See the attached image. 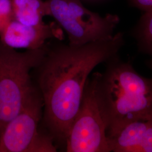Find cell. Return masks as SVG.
<instances>
[{"instance_id":"6da1fadb","label":"cell","mask_w":152,"mask_h":152,"mask_svg":"<svg viewBox=\"0 0 152 152\" xmlns=\"http://www.w3.org/2000/svg\"><path fill=\"white\" fill-rule=\"evenodd\" d=\"M124 34L82 45L47 43L32 72L44 103L41 128L56 145L65 147L69 129L80 108L86 83L94 69L118 54Z\"/></svg>"},{"instance_id":"7a4b0ae2","label":"cell","mask_w":152,"mask_h":152,"mask_svg":"<svg viewBox=\"0 0 152 152\" xmlns=\"http://www.w3.org/2000/svg\"><path fill=\"white\" fill-rule=\"evenodd\" d=\"M104 63V71L93 75L109 138L132 122L152 120V78L139 75L118 54Z\"/></svg>"},{"instance_id":"3957f363","label":"cell","mask_w":152,"mask_h":152,"mask_svg":"<svg viewBox=\"0 0 152 152\" xmlns=\"http://www.w3.org/2000/svg\"><path fill=\"white\" fill-rule=\"evenodd\" d=\"M47 43L20 52L0 40V134L36 90L32 72L42 59Z\"/></svg>"},{"instance_id":"277c9868","label":"cell","mask_w":152,"mask_h":152,"mask_svg":"<svg viewBox=\"0 0 152 152\" xmlns=\"http://www.w3.org/2000/svg\"><path fill=\"white\" fill-rule=\"evenodd\" d=\"M48 16L64 31L69 44H85L112 37L120 22L116 14L101 15L86 8L80 0H46Z\"/></svg>"},{"instance_id":"5b68a950","label":"cell","mask_w":152,"mask_h":152,"mask_svg":"<svg viewBox=\"0 0 152 152\" xmlns=\"http://www.w3.org/2000/svg\"><path fill=\"white\" fill-rule=\"evenodd\" d=\"M44 103L36 90L0 134V152H56L53 139L41 128Z\"/></svg>"},{"instance_id":"8992f818","label":"cell","mask_w":152,"mask_h":152,"mask_svg":"<svg viewBox=\"0 0 152 152\" xmlns=\"http://www.w3.org/2000/svg\"><path fill=\"white\" fill-rule=\"evenodd\" d=\"M107 131L92 74L86 83L80 108L68 131L65 152H110Z\"/></svg>"},{"instance_id":"52a82bcc","label":"cell","mask_w":152,"mask_h":152,"mask_svg":"<svg viewBox=\"0 0 152 152\" xmlns=\"http://www.w3.org/2000/svg\"><path fill=\"white\" fill-rule=\"evenodd\" d=\"M63 31L55 23L28 26L14 19L0 32V40L14 49L33 50L43 47L51 38L62 40Z\"/></svg>"},{"instance_id":"ba28073f","label":"cell","mask_w":152,"mask_h":152,"mask_svg":"<svg viewBox=\"0 0 152 152\" xmlns=\"http://www.w3.org/2000/svg\"><path fill=\"white\" fill-rule=\"evenodd\" d=\"M108 140L110 152H152V120L129 124Z\"/></svg>"},{"instance_id":"9c48e42d","label":"cell","mask_w":152,"mask_h":152,"mask_svg":"<svg viewBox=\"0 0 152 152\" xmlns=\"http://www.w3.org/2000/svg\"><path fill=\"white\" fill-rule=\"evenodd\" d=\"M14 19L28 26H36L45 23L48 16L46 1L12 0Z\"/></svg>"},{"instance_id":"30bf717a","label":"cell","mask_w":152,"mask_h":152,"mask_svg":"<svg viewBox=\"0 0 152 152\" xmlns=\"http://www.w3.org/2000/svg\"><path fill=\"white\" fill-rule=\"evenodd\" d=\"M139 50L152 56V9L142 12L133 31Z\"/></svg>"},{"instance_id":"8fae6325","label":"cell","mask_w":152,"mask_h":152,"mask_svg":"<svg viewBox=\"0 0 152 152\" xmlns=\"http://www.w3.org/2000/svg\"><path fill=\"white\" fill-rule=\"evenodd\" d=\"M14 19L12 0H0V32Z\"/></svg>"},{"instance_id":"7c38bea8","label":"cell","mask_w":152,"mask_h":152,"mask_svg":"<svg viewBox=\"0 0 152 152\" xmlns=\"http://www.w3.org/2000/svg\"><path fill=\"white\" fill-rule=\"evenodd\" d=\"M131 5L142 12L152 9V0H128Z\"/></svg>"}]
</instances>
